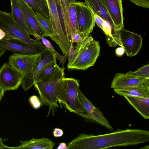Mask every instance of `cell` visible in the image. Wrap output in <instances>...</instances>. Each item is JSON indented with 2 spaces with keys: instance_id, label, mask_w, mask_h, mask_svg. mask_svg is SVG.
Returning <instances> with one entry per match:
<instances>
[{
  "instance_id": "cell-18",
  "label": "cell",
  "mask_w": 149,
  "mask_h": 149,
  "mask_svg": "<svg viewBox=\"0 0 149 149\" xmlns=\"http://www.w3.org/2000/svg\"><path fill=\"white\" fill-rule=\"evenodd\" d=\"M55 145V143L48 138H32L29 140L21 141L19 146L12 147V149H52Z\"/></svg>"
},
{
  "instance_id": "cell-19",
  "label": "cell",
  "mask_w": 149,
  "mask_h": 149,
  "mask_svg": "<svg viewBox=\"0 0 149 149\" xmlns=\"http://www.w3.org/2000/svg\"><path fill=\"white\" fill-rule=\"evenodd\" d=\"M124 96L145 119H149V97Z\"/></svg>"
},
{
  "instance_id": "cell-24",
  "label": "cell",
  "mask_w": 149,
  "mask_h": 149,
  "mask_svg": "<svg viewBox=\"0 0 149 149\" xmlns=\"http://www.w3.org/2000/svg\"><path fill=\"white\" fill-rule=\"evenodd\" d=\"M35 17L42 28L50 35V38L54 35L52 26L50 20L48 19L38 13H34Z\"/></svg>"
},
{
  "instance_id": "cell-34",
  "label": "cell",
  "mask_w": 149,
  "mask_h": 149,
  "mask_svg": "<svg viewBox=\"0 0 149 149\" xmlns=\"http://www.w3.org/2000/svg\"><path fill=\"white\" fill-rule=\"evenodd\" d=\"M125 52L124 48L122 47H118L115 51V53L116 55L118 56H122Z\"/></svg>"
},
{
  "instance_id": "cell-2",
  "label": "cell",
  "mask_w": 149,
  "mask_h": 149,
  "mask_svg": "<svg viewBox=\"0 0 149 149\" xmlns=\"http://www.w3.org/2000/svg\"><path fill=\"white\" fill-rule=\"evenodd\" d=\"M100 49L99 41L89 34L77 43L75 49L72 42L68 53V69L84 70L93 66L99 55Z\"/></svg>"
},
{
  "instance_id": "cell-36",
  "label": "cell",
  "mask_w": 149,
  "mask_h": 149,
  "mask_svg": "<svg viewBox=\"0 0 149 149\" xmlns=\"http://www.w3.org/2000/svg\"><path fill=\"white\" fill-rule=\"evenodd\" d=\"M56 149H68L67 145L65 143H61L59 144L58 147L56 148Z\"/></svg>"
},
{
  "instance_id": "cell-22",
  "label": "cell",
  "mask_w": 149,
  "mask_h": 149,
  "mask_svg": "<svg viewBox=\"0 0 149 149\" xmlns=\"http://www.w3.org/2000/svg\"><path fill=\"white\" fill-rule=\"evenodd\" d=\"M114 92L122 96L149 97V87L142 86L113 89Z\"/></svg>"
},
{
  "instance_id": "cell-11",
  "label": "cell",
  "mask_w": 149,
  "mask_h": 149,
  "mask_svg": "<svg viewBox=\"0 0 149 149\" xmlns=\"http://www.w3.org/2000/svg\"><path fill=\"white\" fill-rule=\"evenodd\" d=\"M78 93L79 100L84 109L86 120L101 125L113 132L112 126L99 109L86 97L80 89Z\"/></svg>"
},
{
  "instance_id": "cell-28",
  "label": "cell",
  "mask_w": 149,
  "mask_h": 149,
  "mask_svg": "<svg viewBox=\"0 0 149 149\" xmlns=\"http://www.w3.org/2000/svg\"><path fill=\"white\" fill-rule=\"evenodd\" d=\"M29 101L32 107L35 109H39L42 105L39 98L36 95L31 96L29 98Z\"/></svg>"
},
{
  "instance_id": "cell-21",
  "label": "cell",
  "mask_w": 149,
  "mask_h": 149,
  "mask_svg": "<svg viewBox=\"0 0 149 149\" xmlns=\"http://www.w3.org/2000/svg\"><path fill=\"white\" fill-rule=\"evenodd\" d=\"M11 6V14L17 26L23 31L30 36L24 18L17 0H10Z\"/></svg>"
},
{
  "instance_id": "cell-9",
  "label": "cell",
  "mask_w": 149,
  "mask_h": 149,
  "mask_svg": "<svg viewBox=\"0 0 149 149\" xmlns=\"http://www.w3.org/2000/svg\"><path fill=\"white\" fill-rule=\"evenodd\" d=\"M49 19L53 26L54 35L50 38L59 46L63 55L67 54L68 48L60 23L56 0H47Z\"/></svg>"
},
{
  "instance_id": "cell-31",
  "label": "cell",
  "mask_w": 149,
  "mask_h": 149,
  "mask_svg": "<svg viewBox=\"0 0 149 149\" xmlns=\"http://www.w3.org/2000/svg\"><path fill=\"white\" fill-rule=\"evenodd\" d=\"M94 16L95 23L97 26L102 29V25L104 19L96 14H95Z\"/></svg>"
},
{
  "instance_id": "cell-7",
  "label": "cell",
  "mask_w": 149,
  "mask_h": 149,
  "mask_svg": "<svg viewBox=\"0 0 149 149\" xmlns=\"http://www.w3.org/2000/svg\"><path fill=\"white\" fill-rule=\"evenodd\" d=\"M42 51L33 55L14 53L9 56L8 63L21 74L23 78H26L34 72L41 60Z\"/></svg>"
},
{
  "instance_id": "cell-3",
  "label": "cell",
  "mask_w": 149,
  "mask_h": 149,
  "mask_svg": "<svg viewBox=\"0 0 149 149\" xmlns=\"http://www.w3.org/2000/svg\"><path fill=\"white\" fill-rule=\"evenodd\" d=\"M79 84L73 78L63 77L58 86L56 99L61 107L76 113L86 119L83 107L79 97Z\"/></svg>"
},
{
  "instance_id": "cell-1",
  "label": "cell",
  "mask_w": 149,
  "mask_h": 149,
  "mask_svg": "<svg viewBox=\"0 0 149 149\" xmlns=\"http://www.w3.org/2000/svg\"><path fill=\"white\" fill-rule=\"evenodd\" d=\"M149 141V132L139 129H119L111 133L96 135L82 133L70 141L68 149H100L136 145Z\"/></svg>"
},
{
  "instance_id": "cell-16",
  "label": "cell",
  "mask_w": 149,
  "mask_h": 149,
  "mask_svg": "<svg viewBox=\"0 0 149 149\" xmlns=\"http://www.w3.org/2000/svg\"><path fill=\"white\" fill-rule=\"evenodd\" d=\"M0 47L14 54L33 55L39 53L22 41L14 38L4 37L0 40Z\"/></svg>"
},
{
  "instance_id": "cell-12",
  "label": "cell",
  "mask_w": 149,
  "mask_h": 149,
  "mask_svg": "<svg viewBox=\"0 0 149 149\" xmlns=\"http://www.w3.org/2000/svg\"><path fill=\"white\" fill-rule=\"evenodd\" d=\"M23 13L26 24L30 35L40 40L43 37H50V35L42 28L36 19L34 13L22 0H17Z\"/></svg>"
},
{
  "instance_id": "cell-17",
  "label": "cell",
  "mask_w": 149,
  "mask_h": 149,
  "mask_svg": "<svg viewBox=\"0 0 149 149\" xmlns=\"http://www.w3.org/2000/svg\"><path fill=\"white\" fill-rule=\"evenodd\" d=\"M109 15L117 30L124 28L122 0H104Z\"/></svg>"
},
{
  "instance_id": "cell-14",
  "label": "cell",
  "mask_w": 149,
  "mask_h": 149,
  "mask_svg": "<svg viewBox=\"0 0 149 149\" xmlns=\"http://www.w3.org/2000/svg\"><path fill=\"white\" fill-rule=\"evenodd\" d=\"M55 54L53 50L45 46L43 50L41 59L33 73L28 77L23 78L22 86L26 91L33 86L34 81L38 74L45 67L54 63H56Z\"/></svg>"
},
{
  "instance_id": "cell-8",
  "label": "cell",
  "mask_w": 149,
  "mask_h": 149,
  "mask_svg": "<svg viewBox=\"0 0 149 149\" xmlns=\"http://www.w3.org/2000/svg\"><path fill=\"white\" fill-rule=\"evenodd\" d=\"M74 3L76 11L78 30L85 37L93 30L95 23V14L85 2L75 1Z\"/></svg>"
},
{
  "instance_id": "cell-10",
  "label": "cell",
  "mask_w": 149,
  "mask_h": 149,
  "mask_svg": "<svg viewBox=\"0 0 149 149\" xmlns=\"http://www.w3.org/2000/svg\"><path fill=\"white\" fill-rule=\"evenodd\" d=\"M23 77L8 63L0 68V86L5 91L17 89L22 84Z\"/></svg>"
},
{
  "instance_id": "cell-26",
  "label": "cell",
  "mask_w": 149,
  "mask_h": 149,
  "mask_svg": "<svg viewBox=\"0 0 149 149\" xmlns=\"http://www.w3.org/2000/svg\"><path fill=\"white\" fill-rule=\"evenodd\" d=\"M42 42L46 47L51 49L54 53L56 58L62 64L63 67H64L65 63L68 57V54L63 55H61L56 51L50 42L46 39L44 37H43L41 39Z\"/></svg>"
},
{
  "instance_id": "cell-33",
  "label": "cell",
  "mask_w": 149,
  "mask_h": 149,
  "mask_svg": "<svg viewBox=\"0 0 149 149\" xmlns=\"http://www.w3.org/2000/svg\"><path fill=\"white\" fill-rule=\"evenodd\" d=\"M63 7L64 9L67 8L69 4L76 1V0H61Z\"/></svg>"
},
{
  "instance_id": "cell-39",
  "label": "cell",
  "mask_w": 149,
  "mask_h": 149,
  "mask_svg": "<svg viewBox=\"0 0 149 149\" xmlns=\"http://www.w3.org/2000/svg\"><path fill=\"white\" fill-rule=\"evenodd\" d=\"M6 51V49L0 47V59L1 57L5 53Z\"/></svg>"
},
{
  "instance_id": "cell-23",
  "label": "cell",
  "mask_w": 149,
  "mask_h": 149,
  "mask_svg": "<svg viewBox=\"0 0 149 149\" xmlns=\"http://www.w3.org/2000/svg\"><path fill=\"white\" fill-rule=\"evenodd\" d=\"M35 13L37 12L49 19L48 6L47 0H22Z\"/></svg>"
},
{
  "instance_id": "cell-6",
  "label": "cell",
  "mask_w": 149,
  "mask_h": 149,
  "mask_svg": "<svg viewBox=\"0 0 149 149\" xmlns=\"http://www.w3.org/2000/svg\"><path fill=\"white\" fill-rule=\"evenodd\" d=\"M56 1L60 23L67 47L69 49L72 42V33L78 31L75 6L74 3H71L64 9L61 0Z\"/></svg>"
},
{
  "instance_id": "cell-30",
  "label": "cell",
  "mask_w": 149,
  "mask_h": 149,
  "mask_svg": "<svg viewBox=\"0 0 149 149\" xmlns=\"http://www.w3.org/2000/svg\"><path fill=\"white\" fill-rule=\"evenodd\" d=\"M84 36L82 35L78 31L73 32L72 34L71 38L72 42L77 43L81 41Z\"/></svg>"
},
{
  "instance_id": "cell-25",
  "label": "cell",
  "mask_w": 149,
  "mask_h": 149,
  "mask_svg": "<svg viewBox=\"0 0 149 149\" xmlns=\"http://www.w3.org/2000/svg\"><path fill=\"white\" fill-rule=\"evenodd\" d=\"M58 66L59 65L57 64V63H53L49 65L38 74L34 82L42 80L50 76L56 70Z\"/></svg>"
},
{
  "instance_id": "cell-20",
  "label": "cell",
  "mask_w": 149,
  "mask_h": 149,
  "mask_svg": "<svg viewBox=\"0 0 149 149\" xmlns=\"http://www.w3.org/2000/svg\"><path fill=\"white\" fill-rule=\"evenodd\" d=\"M84 0L85 3L92 10L95 14L108 22L113 29L117 30L110 17L104 0Z\"/></svg>"
},
{
  "instance_id": "cell-38",
  "label": "cell",
  "mask_w": 149,
  "mask_h": 149,
  "mask_svg": "<svg viewBox=\"0 0 149 149\" xmlns=\"http://www.w3.org/2000/svg\"><path fill=\"white\" fill-rule=\"evenodd\" d=\"M5 91L0 86V102L4 95V94Z\"/></svg>"
},
{
  "instance_id": "cell-37",
  "label": "cell",
  "mask_w": 149,
  "mask_h": 149,
  "mask_svg": "<svg viewBox=\"0 0 149 149\" xmlns=\"http://www.w3.org/2000/svg\"><path fill=\"white\" fill-rule=\"evenodd\" d=\"M6 36L4 31L2 29H0V40L2 39Z\"/></svg>"
},
{
  "instance_id": "cell-4",
  "label": "cell",
  "mask_w": 149,
  "mask_h": 149,
  "mask_svg": "<svg viewBox=\"0 0 149 149\" xmlns=\"http://www.w3.org/2000/svg\"><path fill=\"white\" fill-rule=\"evenodd\" d=\"M65 68L58 66L50 76L38 81H35L33 86L37 91L42 105L49 106L47 116L52 111L54 116L59 107L56 99V93L60 81L65 77Z\"/></svg>"
},
{
  "instance_id": "cell-32",
  "label": "cell",
  "mask_w": 149,
  "mask_h": 149,
  "mask_svg": "<svg viewBox=\"0 0 149 149\" xmlns=\"http://www.w3.org/2000/svg\"><path fill=\"white\" fill-rule=\"evenodd\" d=\"M63 134V130L58 128H55L54 129L53 134L55 137H60Z\"/></svg>"
},
{
  "instance_id": "cell-13",
  "label": "cell",
  "mask_w": 149,
  "mask_h": 149,
  "mask_svg": "<svg viewBox=\"0 0 149 149\" xmlns=\"http://www.w3.org/2000/svg\"><path fill=\"white\" fill-rule=\"evenodd\" d=\"M120 39L126 55L134 56L139 52L141 48L143 40L141 35L125 29L118 30Z\"/></svg>"
},
{
  "instance_id": "cell-15",
  "label": "cell",
  "mask_w": 149,
  "mask_h": 149,
  "mask_svg": "<svg viewBox=\"0 0 149 149\" xmlns=\"http://www.w3.org/2000/svg\"><path fill=\"white\" fill-rule=\"evenodd\" d=\"M142 86L149 87V79L134 77L127 73H116L111 86L113 89Z\"/></svg>"
},
{
  "instance_id": "cell-35",
  "label": "cell",
  "mask_w": 149,
  "mask_h": 149,
  "mask_svg": "<svg viewBox=\"0 0 149 149\" xmlns=\"http://www.w3.org/2000/svg\"><path fill=\"white\" fill-rule=\"evenodd\" d=\"M12 149V147L8 146L3 143L2 139L0 137V149Z\"/></svg>"
},
{
  "instance_id": "cell-29",
  "label": "cell",
  "mask_w": 149,
  "mask_h": 149,
  "mask_svg": "<svg viewBox=\"0 0 149 149\" xmlns=\"http://www.w3.org/2000/svg\"><path fill=\"white\" fill-rule=\"evenodd\" d=\"M136 5L145 8H149V0H129Z\"/></svg>"
},
{
  "instance_id": "cell-27",
  "label": "cell",
  "mask_w": 149,
  "mask_h": 149,
  "mask_svg": "<svg viewBox=\"0 0 149 149\" xmlns=\"http://www.w3.org/2000/svg\"><path fill=\"white\" fill-rule=\"evenodd\" d=\"M127 73L134 77L149 79V65H144L134 72L130 71Z\"/></svg>"
},
{
  "instance_id": "cell-5",
  "label": "cell",
  "mask_w": 149,
  "mask_h": 149,
  "mask_svg": "<svg viewBox=\"0 0 149 149\" xmlns=\"http://www.w3.org/2000/svg\"><path fill=\"white\" fill-rule=\"evenodd\" d=\"M0 29L5 32V38L19 40L39 53L44 49L45 46L40 40L31 38L20 29L15 23L10 13L0 10Z\"/></svg>"
}]
</instances>
